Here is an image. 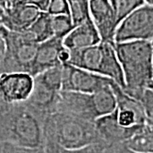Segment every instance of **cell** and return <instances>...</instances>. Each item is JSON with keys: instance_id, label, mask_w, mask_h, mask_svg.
<instances>
[{"instance_id": "9", "label": "cell", "mask_w": 153, "mask_h": 153, "mask_svg": "<svg viewBox=\"0 0 153 153\" xmlns=\"http://www.w3.org/2000/svg\"><path fill=\"white\" fill-rule=\"evenodd\" d=\"M33 76L27 72L13 71L0 74V103L26 101L32 93Z\"/></svg>"}, {"instance_id": "20", "label": "cell", "mask_w": 153, "mask_h": 153, "mask_svg": "<svg viewBox=\"0 0 153 153\" xmlns=\"http://www.w3.org/2000/svg\"><path fill=\"white\" fill-rule=\"evenodd\" d=\"M44 146L45 153H103L105 145L98 143L77 149H66L55 143L45 141Z\"/></svg>"}, {"instance_id": "32", "label": "cell", "mask_w": 153, "mask_h": 153, "mask_svg": "<svg viewBox=\"0 0 153 153\" xmlns=\"http://www.w3.org/2000/svg\"><path fill=\"white\" fill-rule=\"evenodd\" d=\"M21 1H22V0H21ZM22 3H23V2H22Z\"/></svg>"}, {"instance_id": "3", "label": "cell", "mask_w": 153, "mask_h": 153, "mask_svg": "<svg viewBox=\"0 0 153 153\" xmlns=\"http://www.w3.org/2000/svg\"><path fill=\"white\" fill-rule=\"evenodd\" d=\"M44 142L50 141L66 149L104 144L94 122L60 111H53L44 118Z\"/></svg>"}, {"instance_id": "23", "label": "cell", "mask_w": 153, "mask_h": 153, "mask_svg": "<svg viewBox=\"0 0 153 153\" xmlns=\"http://www.w3.org/2000/svg\"><path fill=\"white\" fill-rule=\"evenodd\" d=\"M51 25L53 30V37L63 38L75 27L71 22L70 16L68 15H59L51 16Z\"/></svg>"}, {"instance_id": "8", "label": "cell", "mask_w": 153, "mask_h": 153, "mask_svg": "<svg viewBox=\"0 0 153 153\" xmlns=\"http://www.w3.org/2000/svg\"><path fill=\"white\" fill-rule=\"evenodd\" d=\"M55 111L66 113L90 122L98 118L93 93L60 90Z\"/></svg>"}, {"instance_id": "30", "label": "cell", "mask_w": 153, "mask_h": 153, "mask_svg": "<svg viewBox=\"0 0 153 153\" xmlns=\"http://www.w3.org/2000/svg\"><path fill=\"white\" fill-rule=\"evenodd\" d=\"M145 3L150 5H153V0H145Z\"/></svg>"}, {"instance_id": "12", "label": "cell", "mask_w": 153, "mask_h": 153, "mask_svg": "<svg viewBox=\"0 0 153 153\" xmlns=\"http://www.w3.org/2000/svg\"><path fill=\"white\" fill-rule=\"evenodd\" d=\"M89 16L101 41H112L117 27L113 8L109 0H88Z\"/></svg>"}, {"instance_id": "6", "label": "cell", "mask_w": 153, "mask_h": 153, "mask_svg": "<svg viewBox=\"0 0 153 153\" xmlns=\"http://www.w3.org/2000/svg\"><path fill=\"white\" fill-rule=\"evenodd\" d=\"M153 40V6L145 4L132 11L115 29L113 42Z\"/></svg>"}, {"instance_id": "1", "label": "cell", "mask_w": 153, "mask_h": 153, "mask_svg": "<svg viewBox=\"0 0 153 153\" xmlns=\"http://www.w3.org/2000/svg\"><path fill=\"white\" fill-rule=\"evenodd\" d=\"M44 118L25 102L0 103V144L26 147L44 146Z\"/></svg>"}, {"instance_id": "17", "label": "cell", "mask_w": 153, "mask_h": 153, "mask_svg": "<svg viewBox=\"0 0 153 153\" xmlns=\"http://www.w3.org/2000/svg\"><path fill=\"white\" fill-rule=\"evenodd\" d=\"M26 37L33 43L40 44L53 37L51 25V16L46 11H41L38 18L25 31H22Z\"/></svg>"}, {"instance_id": "28", "label": "cell", "mask_w": 153, "mask_h": 153, "mask_svg": "<svg viewBox=\"0 0 153 153\" xmlns=\"http://www.w3.org/2000/svg\"><path fill=\"white\" fill-rule=\"evenodd\" d=\"M114 146L117 148V150L120 152V153H140L136 152H134V151H131L129 149H128L127 147H125L124 146H123L122 144H117V145H114Z\"/></svg>"}, {"instance_id": "27", "label": "cell", "mask_w": 153, "mask_h": 153, "mask_svg": "<svg viewBox=\"0 0 153 153\" xmlns=\"http://www.w3.org/2000/svg\"><path fill=\"white\" fill-rule=\"evenodd\" d=\"M4 55H5V43L2 35L0 34V74H1V67L4 58Z\"/></svg>"}, {"instance_id": "4", "label": "cell", "mask_w": 153, "mask_h": 153, "mask_svg": "<svg viewBox=\"0 0 153 153\" xmlns=\"http://www.w3.org/2000/svg\"><path fill=\"white\" fill-rule=\"evenodd\" d=\"M67 63L109 77L122 88L125 87L123 70L115 51L114 42L112 41H101L87 48L69 50Z\"/></svg>"}, {"instance_id": "24", "label": "cell", "mask_w": 153, "mask_h": 153, "mask_svg": "<svg viewBox=\"0 0 153 153\" xmlns=\"http://www.w3.org/2000/svg\"><path fill=\"white\" fill-rule=\"evenodd\" d=\"M0 153H45V150L44 146L26 147L10 143H1Z\"/></svg>"}, {"instance_id": "21", "label": "cell", "mask_w": 153, "mask_h": 153, "mask_svg": "<svg viewBox=\"0 0 153 153\" xmlns=\"http://www.w3.org/2000/svg\"><path fill=\"white\" fill-rule=\"evenodd\" d=\"M113 8L117 26L119 22L137 8L145 4V0H109Z\"/></svg>"}, {"instance_id": "13", "label": "cell", "mask_w": 153, "mask_h": 153, "mask_svg": "<svg viewBox=\"0 0 153 153\" xmlns=\"http://www.w3.org/2000/svg\"><path fill=\"white\" fill-rule=\"evenodd\" d=\"M61 38H52L38 44L29 74L33 77L50 67L61 64L60 53L65 49Z\"/></svg>"}, {"instance_id": "10", "label": "cell", "mask_w": 153, "mask_h": 153, "mask_svg": "<svg viewBox=\"0 0 153 153\" xmlns=\"http://www.w3.org/2000/svg\"><path fill=\"white\" fill-rule=\"evenodd\" d=\"M111 87L114 92L117 100V119L121 126L129 128L134 126L144 125L146 123L150 124L142 105L137 100L128 95L114 81L111 82Z\"/></svg>"}, {"instance_id": "5", "label": "cell", "mask_w": 153, "mask_h": 153, "mask_svg": "<svg viewBox=\"0 0 153 153\" xmlns=\"http://www.w3.org/2000/svg\"><path fill=\"white\" fill-rule=\"evenodd\" d=\"M0 34L5 43L1 73L30 72L38 44L30 41L23 32H15L0 24Z\"/></svg>"}, {"instance_id": "22", "label": "cell", "mask_w": 153, "mask_h": 153, "mask_svg": "<svg viewBox=\"0 0 153 153\" xmlns=\"http://www.w3.org/2000/svg\"><path fill=\"white\" fill-rule=\"evenodd\" d=\"M69 4L70 17L74 27L88 20V0H67Z\"/></svg>"}, {"instance_id": "2", "label": "cell", "mask_w": 153, "mask_h": 153, "mask_svg": "<svg viewBox=\"0 0 153 153\" xmlns=\"http://www.w3.org/2000/svg\"><path fill=\"white\" fill-rule=\"evenodd\" d=\"M128 95L137 99L145 88L153 86V44L150 40L114 43Z\"/></svg>"}, {"instance_id": "31", "label": "cell", "mask_w": 153, "mask_h": 153, "mask_svg": "<svg viewBox=\"0 0 153 153\" xmlns=\"http://www.w3.org/2000/svg\"><path fill=\"white\" fill-rule=\"evenodd\" d=\"M4 16V10H3V9L1 8V6H0V18Z\"/></svg>"}, {"instance_id": "11", "label": "cell", "mask_w": 153, "mask_h": 153, "mask_svg": "<svg viewBox=\"0 0 153 153\" xmlns=\"http://www.w3.org/2000/svg\"><path fill=\"white\" fill-rule=\"evenodd\" d=\"M94 123L102 142L105 146H114L123 143L143 126H134L129 128L121 126L117 119L116 109L109 114L96 118L94 121Z\"/></svg>"}, {"instance_id": "18", "label": "cell", "mask_w": 153, "mask_h": 153, "mask_svg": "<svg viewBox=\"0 0 153 153\" xmlns=\"http://www.w3.org/2000/svg\"><path fill=\"white\" fill-rule=\"evenodd\" d=\"M121 144L136 152L153 153V126L146 123Z\"/></svg>"}, {"instance_id": "7", "label": "cell", "mask_w": 153, "mask_h": 153, "mask_svg": "<svg viewBox=\"0 0 153 153\" xmlns=\"http://www.w3.org/2000/svg\"><path fill=\"white\" fill-rule=\"evenodd\" d=\"M112 79L86 71L65 62L62 63L61 90L92 94L109 85Z\"/></svg>"}, {"instance_id": "29", "label": "cell", "mask_w": 153, "mask_h": 153, "mask_svg": "<svg viewBox=\"0 0 153 153\" xmlns=\"http://www.w3.org/2000/svg\"><path fill=\"white\" fill-rule=\"evenodd\" d=\"M103 153H120V152L114 146H105Z\"/></svg>"}, {"instance_id": "26", "label": "cell", "mask_w": 153, "mask_h": 153, "mask_svg": "<svg viewBox=\"0 0 153 153\" xmlns=\"http://www.w3.org/2000/svg\"><path fill=\"white\" fill-rule=\"evenodd\" d=\"M22 2L36 6L41 11H46L49 0H22Z\"/></svg>"}, {"instance_id": "15", "label": "cell", "mask_w": 153, "mask_h": 153, "mask_svg": "<svg viewBox=\"0 0 153 153\" xmlns=\"http://www.w3.org/2000/svg\"><path fill=\"white\" fill-rule=\"evenodd\" d=\"M60 91H55L33 77V88L29 98L24 101L29 107L42 116H46L55 111L58 94Z\"/></svg>"}, {"instance_id": "25", "label": "cell", "mask_w": 153, "mask_h": 153, "mask_svg": "<svg viewBox=\"0 0 153 153\" xmlns=\"http://www.w3.org/2000/svg\"><path fill=\"white\" fill-rule=\"evenodd\" d=\"M46 12L54 16L59 15L70 16L69 4L67 0H49Z\"/></svg>"}, {"instance_id": "14", "label": "cell", "mask_w": 153, "mask_h": 153, "mask_svg": "<svg viewBox=\"0 0 153 153\" xmlns=\"http://www.w3.org/2000/svg\"><path fill=\"white\" fill-rule=\"evenodd\" d=\"M40 13L41 10L36 6L18 3L0 18V24L10 31L22 32L33 24Z\"/></svg>"}, {"instance_id": "19", "label": "cell", "mask_w": 153, "mask_h": 153, "mask_svg": "<svg viewBox=\"0 0 153 153\" xmlns=\"http://www.w3.org/2000/svg\"><path fill=\"white\" fill-rule=\"evenodd\" d=\"M34 78L53 90L60 91L62 81V63L40 72L34 76Z\"/></svg>"}, {"instance_id": "16", "label": "cell", "mask_w": 153, "mask_h": 153, "mask_svg": "<svg viewBox=\"0 0 153 153\" xmlns=\"http://www.w3.org/2000/svg\"><path fill=\"white\" fill-rule=\"evenodd\" d=\"M100 42L101 38L91 18L76 26L62 40L64 47L68 50L87 48Z\"/></svg>"}]
</instances>
